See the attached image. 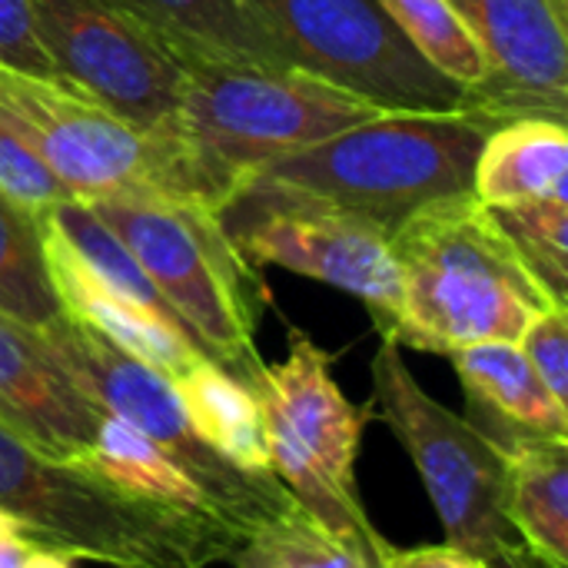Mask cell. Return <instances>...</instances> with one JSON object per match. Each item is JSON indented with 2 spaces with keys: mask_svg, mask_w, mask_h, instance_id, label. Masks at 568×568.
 <instances>
[{
  "mask_svg": "<svg viewBox=\"0 0 568 568\" xmlns=\"http://www.w3.org/2000/svg\"><path fill=\"white\" fill-rule=\"evenodd\" d=\"M57 366L110 416L143 433L176 469H183L213 513L243 539L270 523H280L303 506L280 483L276 473H250L216 456L190 426L176 389L166 376L133 359L97 329L83 326L70 313L37 329Z\"/></svg>",
  "mask_w": 568,
  "mask_h": 568,
  "instance_id": "8",
  "label": "cell"
},
{
  "mask_svg": "<svg viewBox=\"0 0 568 568\" xmlns=\"http://www.w3.org/2000/svg\"><path fill=\"white\" fill-rule=\"evenodd\" d=\"M389 246L399 313L386 336L403 349L449 356L479 343H519L556 306L473 193L416 210L389 233Z\"/></svg>",
  "mask_w": 568,
  "mask_h": 568,
  "instance_id": "2",
  "label": "cell"
},
{
  "mask_svg": "<svg viewBox=\"0 0 568 568\" xmlns=\"http://www.w3.org/2000/svg\"><path fill=\"white\" fill-rule=\"evenodd\" d=\"M236 568H366L303 509L250 532L230 559Z\"/></svg>",
  "mask_w": 568,
  "mask_h": 568,
  "instance_id": "26",
  "label": "cell"
},
{
  "mask_svg": "<svg viewBox=\"0 0 568 568\" xmlns=\"http://www.w3.org/2000/svg\"><path fill=\"white\" fill-rule=\"evenodd\" d=\"M379 568H489L486 559L459 546H423V549H389L383 542Z\"/></svg>",
  "mask_w": 568,
  "mask_h": 568,
  "instance_id": "30",
  "label": "cell"
},
{
  "mask_svg": "<svg viewBox=\"0 0 568 568\" xmlns=\"http://www.w3.org/2000/svg\"><path fill=\"white\" fill-rule=\"evenodd\" d=\"M486 566L489 568H539L529 556H526V549L523 546H513V549H503V552H496V556H489L486 559Z\"/></svg>",
  "mask_w": 568,
  "mask_h": 568,
  "instance_id": "31",
  "label": "cell"
},
{
  "mask_svg": "<svg viewBox=\"0 0 568 568\" xmlns=\"http://www.w3.org/2000/svg\"><path fill=\"white\" fill-rule=\"evenodd\" d=\"M379 113L386 110L300 67L196 60L183 77L176 130L233 203L253 170Z\"/></svg>",
  "mask_w": 568,
  "mask_h": 568,
  "instance_id": "6",
  "label": "cell"
},
{
  "mask_svg": "<svg viewBox=\"0 0 568 568\" xmlns=\"http://www.w3.org/2000/svg\"><path fill=\"white\" fill-rule=\"evenodd\" d=\"M90 206L126 243L203 356L256 393L266 366L256 353L266 286L220 213L150 190L100 196Z\"/></svg>",
  "mask_w": 568,
  "mask_h": 568,
  "instance_id": "4",
  "label": "cell"
},
{
  "mask_svg": "<svg viewBox=\"0 0 568 568\" xmlns=\"http://www.w3.org/2000/svg\"><path fill=\"white\" fill-rule=\"evenodd\" d=\"M57 77L143 130L176 123L186 63L126 0H27Z\"/></svg>",
  "mask_w": 568,
  "mask_h": 568,
  "instance_id": "11",
  "label": "cell"
},
{
  "mask_svg": "<svg viewBox=\"0 0 568 568\" xmlns=\"http://www.w3.org/2000/svg\"><path fill=\"white\" fill-rule=\"evenodd\" d=\"M473 196L483 206L568 196V130L562 120L519 116L499 123L476 156Z\"/></svg>",
  "mask_w": 568,
  "mask_h": 568,
  "instance_id": "18",
  "label": "cell"
},
{
  "mask_svg": "<svg viewBox=\"0 0 568 568\" xmlns=\"http://www.w3.org/2000/svg\"><path fill=\"white\" fill-rule=\"evenodd\" d=\"M0 313L27 329L63 316L43 260V223L0 193Z\"/></svg>",
  "mask_w": 568,
  "mask_h": 568,
  "instance_id": "22",
  "label": "cell"
},
{
  "mask_svg": "<svg viewBox=\"0 0 568 568\" xmlns=\"http://www.w3.org/2000/svg\"><path fill=\"white\" fill-rule=\"evenodd\" d=\"M0 67L33 77H57L47 50L37 40L27 0H0Z\"/></svg>",
  "mask_w": 568,
  "mask_h": 568,
  "instance_id": "29",
  "label": "cell"
},
{
  "mask_svg": "<svg viewBox=\"0 0 568 568\" xmlns=\"http://www.w3.org/2000/svg\"><path fill=\"white\" fill-rule=\"evenodd\" d=\"M43 220L70 243V250H73V253H77V256H80V260L110 286V290H116L120 296L133 300V303L143 306L146 313H153V316H160V320H166V323L186 329V326L176 320V313L163 303V296L156 293V286L150 283V276H146L143 266L136 263V256L126 250V243H123V240L93 213L90 203L67 196V200L53 203V206L43 213Z\"/></svg>",
  "mask_w": 568,
  "mask_h": 568,
  "instance_id": "23",
  "label": "cell"
},
{
  "mask_svg": "<svg viewBox=\"0 0 568 568\" xmlns=\"http://www.w3.org/2000/svg\"><path fill=\"white\" fill-rule=\"evenodd\" d=\"M190 67L196 60L296 67L250 0H126Z\"/></svg>",
  "mask_w": 568,
  "mask_h": 568,
  "instance_id": "17",
  "label": "cell"
},
{
  "mask_svg": "<svg viewBox=\"0 0 568 568\" xmlns=\"http://www.w3.org/2000/svg\"><path fill=\"white\" fill-rule=\"evenodd\" d=\"M449 359L466 389V419L503 453L526 439H568V406L542 386L519 343H479Z\"/></svg>",
  "mask_w": 568,
  "mask_h": 568,
  "instance_id": "16",
  "label": "cell"
},
{
  "mask_svg": "<svg viewBox=\"0 0 568 568\" xmlns=\"http://www.w3.org/2000/svg\"><path fill=\"white\" fill-rule=\"evenodd\" d=\"M220 220L250 266H283L329 283L369 310L379 336L393 329L399 266L383 226L343 210L250 193H240Z\"/></svg>",
  "mask_w": 568,
  "mask_h": 568,
  "instance_id": "12",
  "label": "cell"
},
{
  "mask_svg": "<svg viewBox=\"0 0 568 568\" xmlns=\"http://www.w3.org/2000/svg\"><path fill=\"white\" fill-rule=\"evenodd\" d=\"M379 3L406 33V40L439 73L469 87L473 93H483L489 87V63L449 0H379Z\"/></svg>",
  "mask_w": 568,
  "mask_h": 568,
  "instance_id": "24",
  "label": "cell"
},
{
  "mask_svg": "<svg viewBox=\"0 0 568 568\" xmlns=\"http://www.w3.org/2000/svg\"><path fill=\"white\" fill-rule=\"evenodd\" d=\"M106 409L47 353L40 336L0 313V426L47 459H80Z\"/></svg>",
  "mask_w": 568,
  "mask_h": 568,
  "instance_id": "14",
  "label": "cell"
},
{
  "mask_svg": "<svg viewBox=\"0 0 568 568\" xmlns=\"http://www.w3.org/2000/svg\"><path fill=\"white\" fill-rule=\"evenodd\" d=\"M0 106L20 123L30 146L73 200L150 190L166 200L223 213L226 186L196 146L173 126L143 130L63 77H33L0 67Z\"/></svg>",
  "mask_w": 568,
  "mask_h": 568,
  "instance_id": "5",
  "label": "cell"
},
{
  "mask_svg": "<svg viewBox=\"0 0 568 568\" xmlns=\"http://www.w3.org/2000/svg\"><path fill=\"white\" fill-rule=\"evenodd\" d=\"M373 419H383L429 493L446 542L479 559L519 546L506 519L509 459L466 416L436 403L409 373L403 346L379 336L373 356Z\"/></svg>",
  "mask_w": 568,
  "mask_h": 568,
  "instance_id": "9",
  "label": "cell"
},
{
  "mask_svg": "<svg viewBox=\"0 0 568 568\" xmlns=\"http://www.w3.org/2000/svg\"><path fill=\"white\" fill-rule=\"evenodd\" d=\"M256 399L263 409L270 463L306 516L346 542L366 568H379L383 539L366 523L356 493V459L373 423L333 379V359L303 329H290L283 363L263 366Z\"/></svg>",
  "mask_w": 568,
  "mask_h": 568,
  "instance_id": "7",
  "label": "cell"
},
{
  "mask_svg": "<svg viewBox=\"0 0 568 568\" xmlns=\"http://www.w3.org/2000/svg\"><path fill=\"white\" fill-rule=\"evenodd\" d=\"M300 70H310L373 106L463 110L476 93L439 73L396 27L379 0H250Z\"/></svg>",
  "mask_w": 568,
  "mask_h": 568,
  "instance_id": "10",
  "label": "cell"
},
{
  "mask_svg": "<svg viewBox=\"0 0 568 568\" xmlns=\"http://www.w3.org/2000/svg\"><path fill=\"white\" fill-rule=\"evenodd\" d=\"M519 349L529 359L542 386L568 406V306L542 310L519 336Z\"/></svg>",
  "mask_w": 568,
  "mask_h": 568,
  "instance_id": "28",
  "label": "cell"
},
{
  "mask_svg": "<svg viewBox=\"0 0 568 568\" xmlns=\"http://www.w3.org/2000/svg\"><path fill=\"white\" fill-rule=\"evenodd\" d=\"M40 223H43L47 273L60 296L63 313H70L83 326L97 329L103 339H110L133 359L146 363L170 383H176L183 373H190L200 359H206L186 329L146 313L133 300L110 290L43 216H40Z\"/></svg>",
  "mask_w": 568,
  "mask_h": 568,
  "instance_id": "15",
  "label": "cell"
},
{
  "mask_svg": "<svg viewBox=\"0 0 568 568\" xmlns=\"http://www.w3.org/2000/svg\"><path fill=\"white\" fill-rule=\"evenodd\" d=\"M506 519L539 568H568V439H526L506 449Z\"/></svg>",
  "mask_w": 568,
  "mask_h": 568,
  "instance_id": "19",
  "label": "cell"
},
{
  "mask_svg": "<svg viewBox=\"0 0 568 568\" xmlns=\"http://www.w3.org/2000/svg\"><path fill=\"white\" fill-rule=\"evenodd\" d=\"M176 399L193 433L226 463L250 473H273L266 426L256 393L213 359H200L176 383Z\"/></svg>",
  "mask_w": 568,
  "mask_h": 568,
  "instance_id": "20",
  "label": "cell"
},
{
  "mask_svg": "<svg viewBox=\"0 0 568 568\" xmlns=\"http://www.w3.org/2000/svg\"><path fill=\"white\" fill-rule=\"evenodd\" d=\"M499 123L483 103L379 113L329 140L270 160L243 180L240 193L343 210L393 233L416 210L473 193L476 156Z\"/></svg>",
  "mask_w": 568,
  "mask_h": 568,
  "instance_id": "1",
  "label": "cell"
},
{
  "mask_svg": "<svg viewBox=\"0 0 568 568\" xmlns=\"http://www.w3.org/2000/svg\"><path fill=\"white\" fill-rule=\"evenodd\" d=\"M0 513L33 542L113 568H210L243 536L223 523L130 496L77 463H57L0 426Z\"/></svg>",
  "mask_w": 568,
  "mask_h": 568,
  "instance_id": "3",
  "label": "cell"
},
{
  "mask_svg": "<svg viewBox=\"0 0 568 568\" xmlns=\"http://www.w3.org/2000/svg\"><path fill=\"white\" fill-rule=\"evenodd\" d=\"M73 463L97 473L100 479H106L110 486H116L130 496L170 506V509L196 516V519L223 523L213 513V506L206 503V496L200 493V486L183 469H176L143 433H136L130 423H123L110 413H106V423L100 426L93 446Z\"/></svg>",
  "mask_w": 568,
  "mask_h": 568,
  "instance_id": "21",
  "label": "cell"
},
{
  "mask_svg": "<svg viewBox=\"0 0 568 568\" xmlns=\"http://www.w3.org/2000/svg\"><path fill=\"white\" fill-rule=\"evenodd\" d=\"M556 306H568V196L523 200L509 206H486Z\"/></svg>",
  "mask_w": 568,
  "mask_h": 568,
  "instance_id": "25",
  "label": "cell"
},
{
  "mask_svg": "<svg viewBox=\"0 0 568 568\" xmlns=\"http://www.w3.org/2000/svg\"><path fill=\"white\" fill-rule=\"evenodd\" d=\"M486 63L489 87L476 103L503 123L549 116L566 123L568 33L566 0H449Z\"/></svg>",
  "mask_w": 568,
  "mask_h": 568,
  "instance_id": "13",
  "label": "cell"
},
{
  "mask_svg": "<svg viewBox=\"0 0 568 568\" xmlns=\"http://www.w3.org/2000/svg\"><path fill=\"white\" fill-rule=\"evenodd\" d=\"M0 193L33 216H43L53 203L67 200L60 180L47 170L40 153L23 136L20 123L3 106H0Z\"/></svg>",
  "mask_w": 568,
  "mask_h": 568,
  "instance_id": "27",
  "label": "cell"
}]
</instances>
